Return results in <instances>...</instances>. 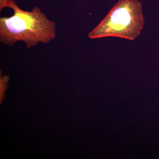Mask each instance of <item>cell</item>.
Returning a JSON list of instances; mask_svg holds the SVG:
<instances>
[{"label":"cell","instance_id":"cell-2","mask_svg":"<svg viewBox=\"0 0 159 159\" xmlns=\"http://www.w3.org/2000/svg\"><path fill=\"white\" fill-rule=\"evenodd\" d=\"M144 25L142 4L138 0H119L88 34L91 39L107 37L134 40Z\"/></svg>","mask_w":159,"mask_h":159},{"label":"cell","instance_id":"cell-3","mask_svg":"<svg viewBox=\"0 0 159 159\" xmlns=\"http://www.w3.org/2000/svg\"><path fill=\"white\" fill-rule=\"evenodd\" d=\"M7 1V0H0V11H2L3 4Z\"/></svg>","mask_w":159,"mask_h":159},{"label":"cell","instance_id":"cell-1","mask_svg":"<svg viewBox=\"0 0 159 159\" xmlns=\"http://www.w3.org/2000/svg\"><path fill=\"white\" fill-rule=\"evenodd\" d=\"M5 8L12 9L13 14L0 18V41L3 43L11 47L22 41L31 48L39 43H48L55 39V23L49 20L38 7L30 11H25L13 0H7L2 10Z\"/></svg>","mask_w":159,"mask_h":159}]
</instances>
